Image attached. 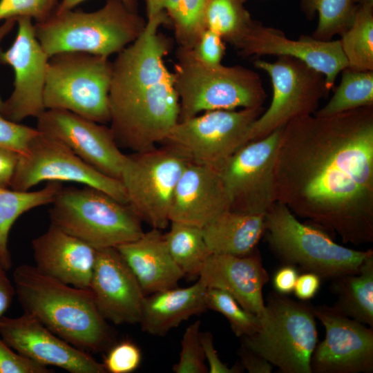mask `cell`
I'll list each match as a JSON object with an SVG mask.
<instances>
[{
    "instance_id": "cell-16",
    "label": "cell",
    "mask_w": 373,
    "mask_h": 373,
    "mask_svg": "<svg viewBox=\"0 0 373 373\" xmlns=\"http://www.w3.org/2000/svg\"><path fill=\"white\" fill-rule=\"evenodd\" d=\"M325 329L311 359L312 372L370 373L373 371V327L336 312L332 307H312Z\"/></svg>"
},
{
    "instance_id": "cell-18",
    "label": "cell",
    "mask_w": 373,
    "mask_h": 373,
    "mask_svg": "<svg viewBox=\"0 0 373 373\" xmlns=\"http://www.w3.org/2000/svg\"><path fill=\"white\" fill-rule=\"evenodd\" d=\"M0 336L18 353L45 366L70 373H106L102 363L86 351L62 339L34 316L0 318Z\"/></svg>"
},
{
    "instance_id": "cell-38",
    "label": "cell",
    "mask_w": 373,
    "mask_h": 373,
    "mask_svg": "<svg viewBox=\"0 0 373 373\" xmlns=\"http://www.w3.org/2000/svg\"><path fill=\"white\" fill-rule=\"evenodd\" d=\"M142 352L133 342L124 340L111 345L102 363L106 372L131 373L142 361Z\"/></svg>"
},
{
    "instance_id": "cell-14",
    "label": "cell",
    "mask_w": 373,
    "mask_h": 373,
    "mask_svg": "<svg viewBox=\"0 0 373 373\" xmlns=\"http://www.w3.org/2000/svg\"><path fill=\"white\" fill-rule=\"evenodd\" d=\"M281 131L247 143L216 169L231 211L265 214L276 202L274 171Z\"/></svg>"
},
{
    "instance_id": "cell-30",
    "label": "cell",
    "mask_w": 373,
    "mask_h": 373,
    "mask_svg": "<svg viewBox=\"0 0 373 373\" xmlns=\"http://www.w3.org/2000/svg\"><path fill=\"white\" fill-rule=\"evenodd\" d=\"M354 21L341 36L348 68L373 70V3L357 5Z\"/></svg>"
},
{
    "instance_id": "cell-25",
    "label": "cell",
    "mask_w": 373,
    "mask_h": 373,
    "mask_svg": "<svg viewBox=\"0 0 373 373\" xmlns=\"http://www.w3.org/2000/svg\"><path fill=\"white\" fill-rule=\"evenodd\" d=\"M207 289L198 279L189 287H175L146 296L140 322L142 329L151 335L164 336L190 317L205 312Z\"/></svg>"
},
{
    "instance_id": "cell-9",
    "label": "cell",
    "mask_w": 373,
    "mask_h": 373,
    "mask_svg": "<svg viewBox=\"0 0 373 373\" xmlns=\"http://www.w3.org/2000/svg\"><path fill=\"white\" fill-rule=\"evenodd\" d=\"M108 57L66 52L49 57L44 91L46 109L68 111L100 124L110 122Z\"/></svg>"
},
{
    "instance_id": "cell-50",
    "label": "cell",
    "mask_w": 373,
    "mask_h": 373,
    "mask_svg": "<svg viewBox=\"0 0 373 373\" xmlns=\"http://www.w3.org/2000/svg\"><path fill=\"white\" fill-rule=\"evenodd\" d=\"M17 23V20L14 19H6L3 23L0 26V41L12 29ZM3 107V101L0 97V114L1 115Z\"/></svg>"
},
{
    "instance_id": "cell-13",
    "label": "cell",
    "mask_w": 373,
    "mask_h": 373,
    "mask_svg": "<svg viewBox=\"0 0 373 373\" xmlns=\"http://www.w3.org/2000/svg\"><path fill=\"white\" fill-rule=\"evenodd\" d=\"M44 181L79 183L128 204L121 180L99 171L64 144L39 131L26 152L19 155L10 187L26 191Z\"/></svg>"
},
{
    "instance_id": "cell-45",
    "label": "cell",
    "mask_w": 373,
    "mask_h": 373,
    "mask_svg": "<svg viewBox=\"0 0 373 373\" xmlns=\"http://www.w3.org/2000/svg\"><path fill=\"white\" fill-rule=\"evenodd\" d=\"M240 366L249 373H271L273 365L261 356L243 345L238 350Z\"/></svg>"
},
{
    "instance_id": "cell-1",
    "label": "cell",
    "mask_w": 373,
    "mask_h": 373,
    "mask_svg": "<svg viewBox=\"0 0 373 373\" xmlns=\"http://www.w3.org/2000/svg\"><path fill=\"white\" fill-rule=\"evenodd\" d=\"M274 178L276 202L296 217L344 243L373 242V106L289 122Z\"/></svg>"
},
{
    "instance_id": "cell-36",
    "label": "cell",
    "mask_w": 373,
    "mask_h": 373,
    "mask_svg": "<svg viewBox=\"0 0 373 373\" xmlns=\"http://www.w3.org/2000/svg\"><path fill=\"white\" fill-rule=\"evenodd\" d=\"M200 321L190 324L181 341L178 361L173 366L175 373H207L208 367L200 341Z\"/></svg>"
},
{
    "instance_id": "cell-15",
    "label": "cell",
    "mask_w": 373,
    "mask_h": 373,
    "mask_svg": "<svg viewBox=\"0 0 373 373\" xmlns=\"http://www.w3.org/2000/svg\"><path fill=\"white\" fill-rule=\"evenodd\" d=\"M15 39L6 50L0 48V64L10 66L15 73L14 88L3 102L1 115L15 122L37 118L45 111L44 91L48 55L37 40L32 19H17Z\"/></svg>"
},
{
    "instance_id": "cell-12",
    "label": "cell",
    "mask_w": 373,
    "mask_h": 373,
    "mask_svg": "<svg viewBox=\"0 0 373 373\" xmlns=\"http://www.w3.org/2000/svg\"><path fill=\"white\" fill-rule=\"evenodd\" d=\"M263 111L262 106L206 111L178 121L162 143L191 161L217 169L247 144L251 126Z\"/></svg>"
},
{
    "instance_id": "cell-20",
    "label": "cell",
    "mask_w": 373,
    "mask_h": 373,
    "mask_svg": "<svg viewBox=\"0 0 373 373\" xmlns=\"http://www.w3.org/2000/svg\"><path fill=\"white\" fill-rule=\"evenodd\" d=\"M236 49L246 57L269 55L297 59L322 73L329 90L338 75L348 66L340 40L322 41L309 36L290 39L281 31L256 21Z\"/></svg>"
},
{
    "instance_id": "cell-32",
    "label": "cell",
    "mask_w": 373,
    "mask_h": 373,
    "mask_svg": "<svg viewBox=\"0 0 373 373\" xmlns=\"http://www.w3.org/2000/svg\"><path fill=\"white\" fill-rule=\"evenodd\" d=\"M245 3V0H210L207 10V28L217 32L236 48L255 21Z\"/></svg>"
},
{
    "instance_id": "cell-24",
    "label": "cell",
    "mask_w": 373,
    "mask_h": 373,
    "mask_svg": "<svg viewBox=\"0 0 373 373\" xmlns=\"http://www.w3.org/2000/svg\"><path fill=\"white\" fill-rule=\"evenodd\" d=\"M144 294L175 287L184 274L173 260L164 233L152 228L133 241L115 247Z\"/></svg>"
},
{
    "instance_id": "cell-2",
    "label": "cell",
    "mask_w": 373,
    "mask_h": 373,
    "mask_svg": "<svg viewBox=\"0 0 373 373\" xmlns=\"http://www.w3.org/2000/svg\"><path fill=\"white\" fill-rule=\"evenodd\" d=\"M171 48L168 37L146 28L113 62L110 128L119 146L134 152L154 147L178 122L173 75L164 61Z\"/></svg>"
},
{
    "instance_id": "cell-10",
    "label": "cell",
    "mask_w": 373,
    "mask_h": 373,
    "mask_svg": "<svg viewBox=\"0 0 373 373\" xmlns=\"http://www.w3.org/2000/svg\"><path fill=\"white\" fill-rule=\"evenodd\" d=\"M190 161L166 144L126 155L120 180L128 205L141 221L160 230L168 226L175 186Z\"/></svg>"
},
{
    "instance_id": "cell-11",
    "label": "cell",
    "mask_w": 373,
    "mask_h": 373,
    "mask_svg": "<svg viewBox=\"0 0 373 373\" xmlns=\"http://www.w3.org/2000/svg\"><path fill=\"white\" fill-rule=\"evenodd\" d=\"M254 64L269 76L273 96L268 108L251 126L247 143L265 137L296 118L314 114L329 91L325 76L297 59L279 56L274 62L256 59Z\"/></svg>"
},
{
    "instance_id": "cell-48",
    "label": "cell",
    "mask_w": 373,
    "mask_h": 373,
    "mask_svg": "<svg viewBox=\"0 0 373 373\" xmlns=\"http://www.w3.org/2000/svg\"><path fill=\"white\" fill-rule=\"evenodd\" d=\"M147 19L165 12L170 21L174 17L179 0H144Z\"/></svg>"
},
{
    "instance_id": "cell-49",
    "label": "cell",
    "mask_w": 373,
    "mask_h": 373,
    "mask_svg": "<svg viewBox=\"0 0 373 373\" xmlns=\"http://www.w3.org/2000/svg\"><path fill=\"white\" fill-rule=\"evenodd\" d=\"M86 0H61L57 5L55 10L62 11L72 10L77 5L80 4ZM129 9L137 11V0H120Z\"/></svg>"
},
{
    "instance_id": "cell-39",
    "label": "cell",
    "mask_w": 373,
    "mask_h": 373,
    "mask_svg": "<svg viewBox=\"0 0 373 373\" xmlns=\"http://www.w3.org/2000/svg\"><path fill=\"white\" fill-rule=\"evenodd\" d=\"M38 133L37 128L12 122L0 114V146L21 155Z\"/></svg>"
},
{
    "instance_id": "cell-19",
    "label": "cell",
    "mask_w": 373,
    "mask_h": 373,
    "mask_svg": "<svg viewBox=\"0 0 373 373\" xmlns=\"http://www.w3.org/2000/svg\"><path fill=\"white\" fill-rule=\"evenodd\" d=\"M89 289L106 321L116 325L140 323L146 295L115 247L97 249Z\"/></svg>"
},
{
    "instance_id": "cell-21",
    "label": "cell",
    "mask_w": 373,
    "mask_h": 373,
    "mask_svg": "<svg viewBox=\"0 0 373 373\" xmlns=\"http://www.w3.org/2000/svg\"><path fill=\"white\" fill-rule=\"evenodd\" d=\"M199 278L207 288L221 289L261 321L267 314L262 289L269 280L257 250L246 256L211 254Z\"/></svg>"
},
{
    "instance_id": "cell-4",
    "label": "cell",
    "mask_w": 373,
    "mask_h": 373,
    "mask_svg": "<svg viewBox=\"0 0 373 373\" xmlns=\"http://www.w3.org/2000/svg\"><path fill=\"white\" fill-rule=\"evenodd\" d=\"M146 21L120 0H106L93 12L57 11L35 22V36L48 57L82 52L108 57L134 41Z\"/></svg>"
},
{
    "instance_id": "cell-46",
    "label": "cell",
    "mask_w": 373,
    "mask_h": 373,
    "mask_svg": "<svg viewBox=\"0 0 373 373\" xmlns=\"http://www.w3.org/2000/svg\"><path fill=\"white\" fill-rule=\"evenodd\" d=\"M19 155L15 151L0 146V188L10 187Z\"/></svg>"
},
{
    "instance_id": "cell-35",
    "label": "cell",
    "mask_w": 373,
    "mask_h": 373,
    "mask_svg": "<svg viewBox=\"0 0 373 373\" xmlns=\"http://www.w3.org/2000/svg\"><path fill=\"white\" fill-rule=\"evenodd\" d=\"M210 0H179L171 21L178 47L191 49L207 29L206 16Z\"/></svg>"
},
{
    "instance_id": "cell-34",
    "label": "cell",
    "mask_w": 373,
    "mask_h": 373,
    "mask_svg": "<svg viewBox=\"0 0 373 373\" xmlns=\"http://www.w3.org/2000/svg\"><path fill=\"white\" fill-rule=\"evenodd\" d=\"M205 300L207 309L217 312L228 320L237 337L250 336L260 330L259 318L244 309L228 293L216 288H207Z\"/></svg>"
},
{
    "instance_id": "cell-47",
    "label": "cell",
    "mask_w": 373,
    "mask_h": 373,
    "mask_svg": "<svg viewBox=\"0 0 373 373\" xmlns=\"http://www.w3.org/2000/svg\"><path fill=\"white\" fill-rule=\"evenodd\" d=\"M7 270L0 262V318L10 307L14 296L15 287L7 276Z\"/></svg>"
},
{
    "instance_id": "cell-28",
    "label": "cell",
    "mask_w": 373,
    "mask_h": 373,
    "mask_svg": "<svg viewBox=\"0 0 373 373\" xmlns=\"http://www.w3.org/2000/svg\"><path fill=\"white\" fill-rule=\"evenodd\" d=\"M61 187V182L50 181L34 191L0 188V262L7 271L12 267L8 238L13 224L23 213L51 204Z\"/></svg>"
},
{
    "instance_id": "cell-29",
    "label": "cell",
    "mask_w": 373,
    "mask_h": 373,
    "mask_svg": "<svg viewBox=\"0 0 373 373\" xmlns=\"http://www.w3.org/2000/svg\"><path fill=\"white\" fill-rule=\"evenodd\" d=\"M169 231L164 233L169 253L184 276L199 274L210 252L202 228L181 222H170Z\"/></svg>"
},
{
    "instance_id": "cell-5",
    "label": "cell",
    "mask_w": 373,
    "mask_h": 373,
    "mask_svg": "<svg viewBox=\"0 0 373 373\" xmlns=\"http://www.w3.org/2000/svg\"><path fill=\"white\" fill-rule=\"evenodd\" d=\"M174 71L179 120L214 110L262 106L267 95L258 73L240 66L204 64L178 47Z\"/></svg>"
},
{
    "instance_id": "cell-37",
    "label": "cell",
    "mask_w": 373,
    "mask_h": 373,
    "mask_svg": "<svg viewBox=\"0 0 373 373\" xmlns=\"http://www.w3.org/2000/svg\"><path fill=\"white\" fill-rule=\"evenodd\" d=\"M57 5L56 0H0V21L28 17L41 22L50 17Z\"/></svg>"
},
{
    "instance_id": "cell-40",
    "label": "cell",
    "mask_w": 373,
    "mask_h": 373,
    "mask_svg": "<svg viewBox=\"0 0 373 373\" xmlns=\"http://www.w3.org/2000/svg\"><path fill=\"white\" fill-rule=\"evenodd\" d=\"M189 50L198 61L207 65L217 66L222 64L225 46L223 39L217 32L207 28Z\"/></svg>"
},
{
    "instance_id": "cell-3",
    "label": "cell",
    "mask_w": 373,
    "mask_h": 373,
    "mask_svg": "<svg viewBox=\"0 0 373 373\" xmlns=\"http://www.w3.org/2000/svg\"><path fill=\"white\" fill-rule=\"evenodd\" d=\"M16 296L24 313L71 345L88 352L108 350L113 335L90 289L76 287L21 265L13 273Z\"/></svg>"
},
{
    "instance_id": "cell-44",
    "label": "cell",
    "mask_w": 373,
    "mask_h": 373,
    "mask_svg": "<svg viewBox=\"0 0 373 373\" xmlns=\"http://www.w3.org/2000/svg\"><path fill=\"white\" fill-rule=\"evenodd\" d=\"M321 277L310 271H306L298 276L294 292L300 300H308L316 294L321 285Z\"/></svg>"
},
{
    "instance_id": "cell-26",
    "label": "cell",
    "mask_w": 373,
    "mask_h": 373,
    "mask_svg": "<svg viewBox=\"0 0 373 373\" xmlns=\"http://www.w3.org/2000/svg\"><path fill=\"white\" fill-rule=\"evenodd\" d=\"M202 228L211 254L246 256L256 250L265 233V214L227 210Z\"/></svg>"
},
{
    "instance_id": "cell-41",
    "label": "cell",
    "mask_w": 373,
    "mask_h": 373,
    "mask_svg": "<svg viewBox=\"0 0 373 373\" xmlns=\"http://www.w3.org/2000/svg\"><path fill=\"white\" fill-rule=\"evenodd\" d=\"M50 370L19 353L15 352L0 338V373H49Z\"/></svg>"
},
{
    "instance_id": "cell-33",
    "label": "cell",
    "mask_w": 373,
    "mask_h": 373,
    "mask_svg": "<svg viewBox=\"0 0 373 373\" xmlns=\"http://www.w3.org/2000/svg\"><path fill=\"white\" fill-rule=\"evenodd\" d=\"M309 18L315 12L318 22L312 37L329 41L335 35H341L352 26L358 6L354 0H300Z\"/></svg>"
},
{
    "instance_id": "cell-17",
    "label": "cell",
    "mask_w": 373,
    "mask_h": 373,
    "mask_svg": "<svg viewBox=\"0 0 373 373\" xmlns=\"http://www.w3.org/2000/svg\"><path fill=\"white\" fill-rule=\"evenodd\" d=\"M37 119L40 133L64 144L99 171L120 180L126 155L110 127L61 109H46Z\"/></svg>"
},
{
    "instance_id": "cell-31",
    "label": "cell",
    "mask_w": 373,
    "mask_h": 373,
    "mask_svg": "<svg viewBox=\"0 0 373 373\" xmlns=\"http://www.w3.org/2000/svg\"><path fill=\"white\" fill-rule=\"evenodd\" d=\"M341 82L328 102L314 113L329 116L363 106H373V72L351 69L342 71Z\"/></svg>"
},
{
    "instance_id": "cell-22",
    "label": "cell",
    "mask_w": 373,
    "mask_h": 373,
    "mask_svg": "<svg viewBox=\"0 0 373 373\" xmlns=\"http://www.w3.org/2000/svg\"><path fill=\"white\" fill-rule=\"evenodd\" d=\"M227 210L230 202L218 171L190 161L175 186L169 221L203 227Z\"/></svg>"
},
{
    "instance_id": "cell-6",
    "label": "cell",
    "mask_w": 373,
    "mask_h": 373,
    "mask_svg": "<svg viewBox=\"0 0 373 373\" xmlns=\"http://www.w3.org/2000/svg\"><path fill=\"white\" fill-rule=\"evenodd\" d=\"M271 250L285 264L298 265L321 278L357 274L372 249L355 250L335 242L321 227L303 223L284 204L275 202L265 213Z\"/></svg>"
},
{
    "instance_id": "cell-42",
    "label": "cell",
    "mask_w": 373,
    "mask_h": 373,
    "mask_svg": "<svg viewBox=\"0 0 373 373\" xmlns=\"http://www.w3.org/2000/svg\"><path fill=\"white\" fill-rule=\"evenodd\" d=\"M200 341L205 360L208 363L209 373H238L242 370L240 365L229 367L220 358L213 345L212 334L209 332H200Z\"/></svg>"
},
{
    "instance_id": "cell-27",
    "label": "cell",
    "mask_w": 373,
    "mask_h": 373,
    "mask_svg": "<svg viewBox=\"0 0 373 373\" xmlns=\"http://www.w3.org/2000/svg\"><path fill=\"white\" fill-rule=\"evenodd\" d=\"M338 299L332 307L336 312L373 327V255L367 258L357 274L334 279Z\"/></svg>"
},
{
    "instance_id": "cell-7",
    "label": "cell",
    "mask_w": 373,
    "mask_h": 373,
    "mask_svg": "<svg viewBox=\"0 0 373 373\" xmlns=\"http://www.w3.org/2000/svg\"><path fill=\"white\" fill-rule=\"evenodd\" d=\"M51 204L50 224L96 249L117 247L144 232L128 204L93 187L62 186Z\"/></svg>"
},
{
    "instance_id": "cell-43",
    "label": "cell",
    "mask_w": 373,
    "mask_h": 373,
    "mask_svg": "<svg viewBox=\"0 0 373 373\" xmlns=\"http://www.w3.org/2000/svg\"><path fill=\"white\" fill-rule=\"evenodd\" d=\"M298 272L295 266L286 264L278 269L273 277V285L276 291L287 295L294 291Z\"/></svg>"
},
{
    "instance_id": "cell-8",
    "label": "cell",
    "mask_w": 373,
    "mask_h": 373,
    "mask_svg": "<svg viewBox=\"0 0 373 373\" xmlns=\"http://www.w3.org/2000/svg\"><path fill=\"white\" fill-rule=\"evenodd\" d=\"M260 330L242 337V345L261 356L283 373H312L311 359L318 343L310 305L277 292L267 299Z\"/></svg>"
},
{
    "instance_id": "cell-23",
    "label": "cell",
    "mask_w": 373,
    "mask_h": 373,
    "mask_svg": "<svg viewBox=\"0 0 373 373\" xmlns=\"http://www.w3.org/2000/svg\"><path fill=\"white\" fill-rule=\"evenodd\" d=\"M35 267L64 283L89 289L97 249L50 224L32 241Z\"/></svg>"
}]
</instances>
